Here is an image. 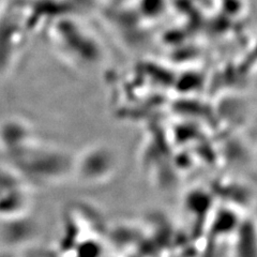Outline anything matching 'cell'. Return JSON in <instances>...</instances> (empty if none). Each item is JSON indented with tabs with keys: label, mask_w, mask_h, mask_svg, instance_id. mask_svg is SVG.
Returning a JSON list of instances; mask_svg holds the SVG:
<instances>
[{
	"label": "cell",
	"mask_w": 257,
	"mask_h": 257,
	"mask_svg": "<svg viewBox=\"0 0 257 257\" xmlns=\"http://www.w3.org/2000/svg\"><path fill=\"white\" fill-rule=\"evenodd\" d=\"M0 2H2V0H0ZM0 9H2V4H0Z\"/></svg>",
	"instance_id": "cell-1"
}]
</instances>
